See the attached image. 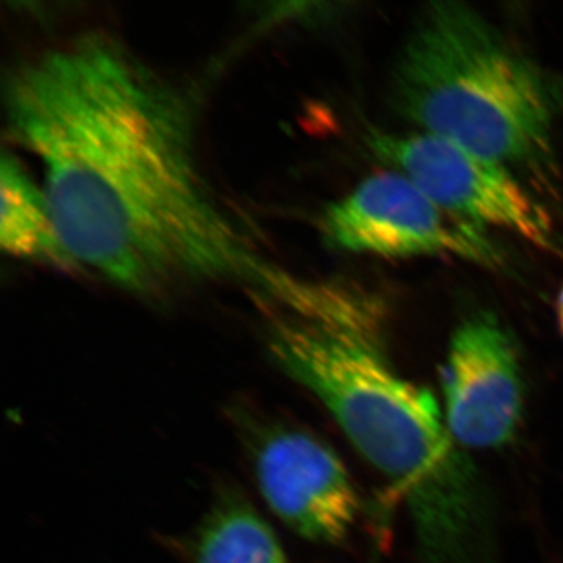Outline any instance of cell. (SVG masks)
<instances>
[{
	"mask_svg": "<svg viewBox=\"0 0 563 563\" xmlns=\"http://www.w3.org/2000/svg\"><path fill=\"white\" fill-rule=\"evenodd\" d=\"M14 140L43 163L44 196L70 263L118 287L181 280L244 285L276 312H299L320 285L252 250L196 165L187 102L102 33L25 63L11 77Z\"/></svg>",
	"mask_w": 563,
	"mask_h": 563,
	"instance_id": "obj_1",
	"label": "cell"
},
{
	"mask_svg": "<svg viewBox=\"0 0 563 563\" xmlns=\"http://www.w3.org/2000/svg\"><path fill=\"white\" fill-rule=\"evenodd\" d=\"M379 325L376 310L347 291L318 313L274 314L266 342L282 372L328 407L355 450L401 493L426 563H488L483 479L432 393L388 361Z\"/></svg>",
	"mask_w": 563,
	"mask_h": 563,
	"instance_id": "obj_2",
	"label": "cell"
},
{
	"mask_svg": "<svg viewBox=\"0 0 563 563\" xmlns=\"http://www.w3.org/2000/svg\"><path fill=\"white\" fill-rule=\"evenodd\" d=\"M391 92L396 110L418 132L523 173L544 190L558 180L550 81L470 7L440 2L422 13Z\"/></svg>",
	"mask_w": 563,
	"mask_h": 563,
	"instance_id": "obj_3",
	"label": "cell"
},
{
	"mask_svg": "<svg viewBox=\"0 0 563 563\" xmlns=\"http://www.w3.org/2000/svg\"><path fill=\"white\" fill-rule=\"evenodd\" d=\"M372 150L437 206L481 231L499 229L558 251L553 221L512 169L429 133L374 132Z\"/></svg>",
	"mask_w": 563,
	"mask_h": 563,
	"instance_id": "obj_4",
	"label": "cell"
},
{
	"mask_svg": "<svg viewBox=\"0 0 563 563\" xmlns=\"http://www.w3.org/2000/svg\"><path fill=\"white\" fill-rule=\"evenodd\" d=\"M322 229L333 246L357 254L453 257L488 269L506 265L487 232L448 213L395 169L372 174L332 203Z\"/></svg>",
	"mask_w": 563,
	"mask_h": 563,
	"instance_id": "obj_5",
	"label": "cell"
},
{
	"mask_svg": "<svg viewBox=\"0 0 563 563\" xmlns=\"http://www.w3.org/2000/svg\"><path fill=\"white\" fill-rule=\"evenodd\" d=\"M247 439L258 488L282 523L313 543L335 544L350 536L361 499L328 444L277 422L255 426Z\"/></svg>",
	"mask_w": 563,
	"mask_h": 563,
	"instance_id": "obj_6",
	"label": "cell"
},
{
	"mask_svg": "<svg viewBox=\"0 0 563 563\" xmlns=\"http://www.w3.org/2000/svg\"><path fill=\"white\" fill-rule=\"evenodd\" d=\"M523 379L517 347L490 313L455 329L443 368L444 421L462 450H498L523 418Z\"/></svg>",
	"mask_w": 563,
	"mask_h": 563,
	"instance_id": "obj_7",
	"label": "cell"
},
{
	"mask_svg": "<svg viewBox=\"0 0 563 563\" xmlns=\"http://www.w3.org/2000/svg\"><path fill=\"white\" fill-rule=\"evenodd\" d=\"M0 191L2 251L14 257L73 265L58 242L44 191L36 188L9 152H3L0 163Z\"/></svg>",
	"mask_w": 563,
	"mask_h": 563,
	"instance_id": "obj_8",
	"label": "cell"
},
{
	"mask_svg": "<svg viewBox=\"0 0 563 563\" xmlns=\"http://www.w3.org/2000/svg\"><path fill=\"white\" fill-rule=\"evenodd\" d=\"M195 563H287L273 529L240 495L211 507L192 542Z\"/></svg>",
	"mask_w": 563,
	"mask_h": 563,
	"instance_id": "obj_9",
	"label": "cell"
},
{
	"mask_svg": "<svg viewBox=\"0 0 563 563\" xmlns=\"http://www.w3.org/2000/svg\"><path fill=\"white\" fill-rule=\"evenodd\" d=\"M555 317H558L559 329L563 336V287L559 291L558 301H555Z\"/></svg>",
	"mask_w": 563,
	"mask_h": 563,
	"instance_id": "obj_10",
	"label": "cell"
}]
</instances>
